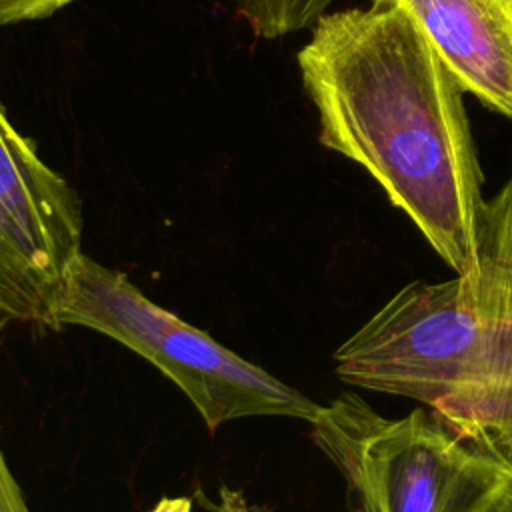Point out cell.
<instances>
[{"mask_svg": "<svg viewBox=\"0 0 512 512\" xmlns=\"http://www.w3.org/2000/svg\"><path fill=\"white\" fill-rule=\"evenodd\" d=\"M402 8L464 92L512 118V18L498 0H370Z\"/></svg>", "mask_w": 512, "mask_h": 512, "instance_id": "obj_6", "label": "cell"}, {"mask_svg": "<svg viewBox=\"0 0 512 512\" xmlns=\"http://www.w3.org/2000/svg\"><path fill=\"white\" fill-rule=\"evenodd\" d=\"M150 512H192V500L186 496H178V498L164 496L156 502V506Z\"/></svg>", "mask_w": 512, "mask_h": 512, "instance_id": "obj_12", "label": "cell"}, {"mask_svg": "<svg viewBox=\"0 0 512 512\" xmlns=\"http://www.w3.org/2000/svg\"><path fill=\"white\" fill-rule=\"evenodd\" d=\"M84 326L154 364L194 404L210 430L244 416L314 422L320 404L224 348L134 286L124 272L80 252L58 312V328Z\"/></svg>", "mask_w": 512, "mask_h": 512, "instance_id": "obj_4", "label": "cell"}, {"mask_svg": "<svg viewBox=\"0 0 512 512\" xmlns=\"http://www.w3.org/2000/svg\"><path fill=\"white\" fill-rule=\"evenodd\" d=\"M478 262L486 260L512 272V176L486 200L478 226Z\"/></svg>", "mask_w": 512, "mask_h": 512, "instance_id": "obj_8", "label": "cell"}, {"mask_svg": "<svg viewBox=\"0 0 512 512\" xmlns=\"http://www.w3.org/2000/svg\"><path fill=\"white\" fill-rule=\"evenodd\" d=\"M336 376L406 396L512 468V272L410 282L336 352Z\"/></svg>", "mask_w": 512, "mask_h": 512, "instance_id": "obj_2", "label": "cell"}, {"mask_svg": "<svg viewBox=\"0 0 512 512\" xmlns=\"http://www.w3.org/2000/svg\"><path fill=\"white\" fill-rule=\"evenodd\" d=\"M196 496L204 502V506L210 510V512H264L260 506H254L250 504L244 494L240 490H232V488H226L222 486L220 488V494H218V502H212L204 492H196Z\"/></svg>", "mask_w": 512, "mask_h": 512, "instance_id": "obj_11", "label": "cell"}, {"mask_svg": "<svg viewBox=\"0 0 512 512\" xmlns=\"http://www.w3.org/2000/svg\"><path fill=\"white\" fill-rule=\"evenodd\" d=\"M0 512H30L24 492L16 482V478L12 476L2 450H0Z\"/></svg>", "mask_w": 512, "mask_h": 512, "instance_id": "obj_10", "label": "cell"}, {"mask_svg": "<svg viewBox=\"0 0 512 512\" xmlns=\"http://www.w3.org/2000/svg\"><path fill=\"white\" fill-rule=\"evenodd\" d=\"M82 204L0 102V324L58 330L72 266L82 252Z\"/></svg>", "mask_w": 512, "mask_h": 512, "instance_id": "obj_5", "label": "cell"}, {"mask_svg": "<svg viewBox=\"0 0 512 512\" xmlns=\"http://www.w3.org/2000/svg\"><path fill=\"white\" fill-rule=\"evenodd\" d=\"M334 0H240L238 12L252 32L278 38L312 26Z\"/></svg>", "mask_w": 512, "mask_h": 512, "instance_id": "obj_7", "label": "cell"}, {"mask_svg": "<svg viewBox=\"0 0 512 512\" xmlns=\"http://www.w3.org/2000/svg\"><path fill=\"white\" fill-rule=\"evenodd\" d=\"M310 424L314 444L344 478L350 512H482L512 482L510 466L430 408L386 418L344 392Z\"/></svg>", "mask_w": 512, "mask_h": 512, "instance_id": "obj_3", "label": "cell"}, {"mask_svg": "<svg viewBox=\"0 0 512 512\" xmlns=\"http://www.w3.org/2000/svg\"><path fill=\"white\" fill-rule=\"evenodd\" d=\"M74 0H0V26L48 18Z\"/></svg>", "mask_w": 512, "mask_h": 512, "instance_id": "obj_9", "label": "cell"}, {"mask_svg": "<svg viewBox=\"0 0 512 512\" xmlns=\"http://www.w3.org/2000/svg\"><path fill=\"white\" fill-rule=\"evenodd\" d=\"M482 512H512V482Z\"/></svg>", "mask_w": 512, "mask_h": 512, "instance_id": "obj_13", "label": "cell"}, {"mask_svg": "<svg viewBox=\"0 0 512 512\" xmlns=\"http://www.w3.org/2000/svg\"><path fill=\"white\" fill-rule=\"evenodd\" d=\"M320 142L362 166L456 272L478 268L482 170L462 86L396 6L324 12L298 52Z\"/></svg>", "mask_w": 512, "mask_h": 512, "instance_id": "obj_1", "label": "cell"}]
</instances>
